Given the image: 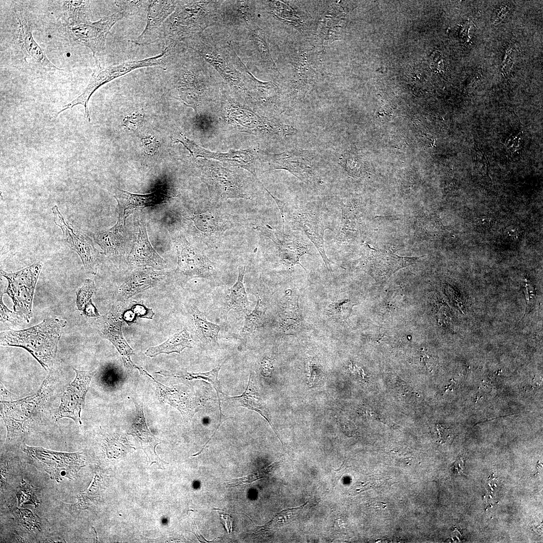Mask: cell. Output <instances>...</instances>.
Listing matches in <instances>:
<instances>
[{"instance_id": "cell-26", "label": "cell", "mask_w": 543, "mask_h": 543, "mask_svg": "<svg viewBox=\"0 0 543 543\" xmlns=\"http://www.w3.org/2000/svg\"><path fill=\"white\" fill-rule=\"evenodd\" d=\"M16 20L18 25V41L20 47L26 57L34 60L36 62L48 69L61 70L53 64L47 57L33 36V29L26 16L16 11Z\"/></svg>"}, {"instance_id": "cell-21", "label": "cell", "mask_w": 543, "mask_h": 543, "mask_svg": "<svg viewBox=\"0 0 543 543\" xmlns=\"http://www.w3.org/2000/svg\"><path fill=\"white\" fill-rule=\"evenodd\" d=\"M295 221L314 245L327 270L332 274L330 263L337 264L328 258L325 250L324 232L325 230L330 229V227L324 215L314 209H302L298 212L295 217Z\"/></svg>"}, {"instance_id": "cell-35", "label": "cell", "mask_w": 543, "mask_h": 543, "mask_svg": "<svg viewBox=\"0 0 543 543\" xmlns=\"http://www.w3.org/2000/svg\"><path fill=\"white\" fill-rule=\"evenodd\" d=\"M123 230L113 226L107 231H99L93 234L95 241L108 256L121 254L124 249Z\"/></svg>"}, {"instance_id": "cell-9", "label": "cell", "mask_w": 543, "mask_h": 543, "mask_svg": "<svg viewBox=\"0 0 543 543\" xmlns=\"http://www.w3.org/2000/svg\"><path fill=\"white\" fill-rule=\"evenodd\" d=\"M22 450L30 464L47 473L57 482L64 478L73 479L85 465L81 452L67 453L24 444Z\"/></svg>"}, {"instance_id": "cell-50", "label": "cell", "mask_w": 543, "mask_h": 543, "mask_svg": "<svg viewBox=\"0 0 543 543\" xmlns=\"http://www.w3.org/2000/svg\"><path fill=\"white\" fill-rule=\"evenodd\" d=\"M525 287L526 289L525 295L527 305L525 314H526L527 312H529L530 309L532 308L533 305V303L534 302L535 300L534 295L535 292L533 288V286H532L529 280L525 279Z\"/></svg>"}, {"instance_id": "cell-17", "label": "cell", "mask_w": 543, "mask_h": 543, "mask_svg": "<svg viewBox=\"0 0 543 543\" xmlns=\"http://www.w3.org/2000/svg\"><path fill=\"white\" fill-rule=\"evenodd\" d=\"M257 21L256 1H220L215 26L236 31L248 28Z\"/></svg>"}, {"instance_id": "cell-7", "label": "cell", "mask_w": 543, "mask_h": 543, "mask_svg": "<svg viewBox=\"0 0 543 543\" xmlns=\"http://www.w3.org/2000/svg\"><path fill=\"white\" fill-rule=\"evenodd\" d=\"M168 48L166 47L160 54L145 59L126 61L114 65H106L100 59H96L95 67L90 79L83 92L77 98L56 113L58 116L61 112L81 105L85 110V116L88 122L90 121L88 109V101L93 94L102 85L114 79L123 76L136 69L150 66H158L164 69L168 55Z\"/></svg>"}, {"instance_id": "cell-40", "label": "cell", "mask_w": 543, "mask_h": 543, "mask_svg": "<svg viewBox=\"0 0 543 543\" xmlns=\"http://www.w3.org/2000/svg\"><path fill=\"white\" fill-rule=\"evenodd\" d=\"M221 366H219L212 370L206 373H180L168 371H162L156 374L162 376L174 378H183L188 380L193 379H202L209 382L218 393H222L220 383L218 380V376Z\"/></svg>"}, {"instance_id": "cell-6", "label": "cell", "mask_w": 543, "mask_h": 543, "mask_svg": "<svg viewBox=\"0 0 543 543\" xmlns=\"http://www.w3.org/2000/svg\"><path fill=\"white\" fill-rule=\"evenodd\" d=\"M219 112L229 124L240 130L262 137L280 138L292 136L297 130L281 124L243 105L224 90L220 98Z\"/></svg>"}, {"instance_id": "cell-47", "label": "cell", "mask_w": 543, "mask_h": 543, "mask_svg": "<svg viewBox=\"0 0 543 543\" xmlns=\"http://www.w3.org/2000/svg\"><path fill=\"white\" fill-rule=\"evenodd\" d=\"M213 216L205 214L195 216L194 221L197 228L201 231L206 233L212 232L216 229L215 221Z\"/></svg>"}, {"instance_id": "cell-51", "label": "cell", "mask_w": 543, "mask_h": 543, "mask_svg": "<svg viewBox=\"0 0 543 543\" xmlns=\"http://www.w3.org/2000/svg\"><path fill=\"white\" fill-rule=\"evenodd\" d=\"M437 432V442L439 443H443L449 436L448 429L440 424L436 425Z\"/></svg>"}, {"instance_id": "cell-48", "label": "cell", "mask_w": 543, "mask_h": 543, "mask_svg": "<svg viewBox=\"0 0 543 543\" xmlns=\"http://www.w3.org/2000/svg\"><path fill=\"white\" fill-rule=\"evenodd\" d=\"M21 317L17 313L9 310L3 301V295L1 296V321L9 322L13 324H19L21 321Z\"/></svg>"}, {"instance_id": "cell-14", "label": "cell", "mask_w": 543, "mask_h": 543, "mask_svg": "<svg viewBox=\"0 0 543 543\" xmlns=\"http://www.w3.org/2000/svg\"><path fill=\"white\" fill-rule=\"evenodd\" d=\"M51 210L54 223L62 231L64 241L80 257L86 272L95 274L99 252L92 239L66 221L56 205L53 206Z\"/></svg>"}, {"instance_id": "cell-44", "label": "cell", "mask_w": 543, "mask_h": 543, "mask_svg": "<svg viewBox=\"0 0 543 543\" xmlns=\"http://www.w3.org/2000/svg\"><path fill=\"white\" fill-rule=\"evenodd\" d=\"M300 507L295 508H291L284 510L275 516L272 520L267 522L264 525L261 526H257L255 533H263L266 534L267 532H273L275 530H277L278 528L281 527L285 523H286L287 521H289L291 516L294 515V511L298 509Z\"/></svg>"}, {"instance_id": "cell-42", "label": "cell", "mask_w": 543, "mask_h": 543, "mask_svg": "<svg viewBox=\"0 0 543 543\" xmlns=\"http://www.w3.org/2000/svg\"><path fill=\"white\" fill-rule=\"evenodd\" d=\"M355 305L348 299L332 302L326 308V314L338 321L346 322Z\"/></svg>"}, {"instance_id": "cell-27", "label": "cell", "mask_w": 543, "mask_h": 543, "mask_svg": "<svg viewBox=\"0 0 543 543\" xmlns=\"http://www.w3.org/2000/svg\"><path fill=\"white\" fill-rule=\"evenodd\" d=\"M164 277L163 272L155 270L151 267L138 270L119 287L117 299L119 301H126L131 297L156 286Z\"/></svg>"}, {"instance_id": "cell-28", "label": "cell", "mask_w": 543, "mask_h": 543, "mask_svg": "<svg viewBox=\"0 0 543 543\" xmlns=\"http://www.w3.org/2000/svg\"><path fill=\"white\" fill-rule=\"evenodd\" d=\"M365 229L364 216L358 206L351 202H341V218L336 241L341 244L355 241Z\"/></svg>"}, {"instance_id": "cell-38", "label": "cell", "mask_w": 543, "mask_h": 543, "mask_svg": "<svg viewBox=\"0 0 543 543\" xmlns=\"http://www.w3.org/2000/svg\"><path fill=\"white\" fill-rule=\"evenodd\" d=\"M339 164L350 176L363 177L367 172V165L363 157L354 151H349L343 154Z\"/></svg>"}, {"instance_id": "cell-25", "label": "cell", "mask_w": 543, "mask_h": 543, "mask_svg": "<svg viewBox=\"0 0 543 543\" xmlns=\"http://www.w3.org/2000/svg\"><path fill=\"white\" fill-rule=\"evenodd\" d=\"M114 197L118 206V219L114 225L124 230L127 218L140 209L154 206L162 203L167 196L162 192L156 191L149 194H138L122 190H117Z\"/></svg>"}, {"instance_id": "cell-37", "label": "cell", "mask_w": 543, "mask_h": 543, "mask_svg": "<svg viewBox=\"0 0 543 543\" xmlns=\"http://www.w3.org/2000/svg\"><path fill=\"white\" fill-rule=\"evenodd\" d=\"M96 291L94 282L92 280L86 279L76 292L77 309L87 317L98 318L100 316L92 300V297Z\"/></svg>"}, {"instance_id": "cell-3", "label": "cell", "mask_w": 543, "mask_h": 543, "mask_svg": "<svg viewBox=\"0 0 543 543\" xmlns=\"http://www.w3.org/2000/svg\"><path fill=\"white\" fill-rule=\"evenodd\" d=\"M67 322L54 317L45 318L33 327L1 332V345L21 347L27 350L45 370L53 366L62 330Z\"/></svg>"}, {"instance_id": "cell-19", "label": "cell", "mask_w": 543, "mask_h": 543, "mask_svg": "<svg viewBox=\"0 0 543 543\" xmlns=\"http://www.w3.org/2000/svg\"><path fill=\"white\" fill-rule=\"evenodd\" d=\"M178 1H146L147 5L146 25L141 34L131 42L137 45L145 46L155 42L164 36L165 22L175 11Z\"/></svg>"}, {"instance_id": "cell-2", "label": "cell", "mask_w": 543, "mask_h": 543, "mask_svg": "<svg viewBox=\"0 0 543 543\" xmlns=\"http://www.w3.org/2000/svg\"><path fill=\"white\" fill-rule=\"evenodd\" d=\"M182 58L174 76L181 100L197 111L220 107L225 83L217 71L193 50Z\"/></svg>"}, {"instance_id": "cell-1", "label": "cell", "mask_w": 543, "mask_h": 543, "mask_svg": "<svg viewBox=\"0 0 543 543\" xmlns=\"http://www.w3.org/2000/svg\"><path fill=\"white\" fill-rule=\"evenodd\" d=\"M184 44L200 55L223 79L225 90L241 104L252 108L256 78L246 67L238 70L232 58L233 46L227 31L214 26Z\"/></svg>"}, {"instance_id": "cell-52", "label": "cell", "mask_w": 543, "mask_h": 543, "mask_svg": "<svg viewBox=\"0 0 543 543\" xmlns=\"http://www.w3.org/2000/svg\"><path fill=\"white\" fill-rule=\"evenodd\" d=\"M220 518H221L223 524H224L226 529L229 532L232 531V518L229 515L226 514H220Z\"/></svg>"}, {"instance_id": "cell-15", "label": "cell", "mask_w": 543, "mask_h": 543, "mask_svg": "<svg viewBox=\"0 0 543 543\" xmlns=\"http://www.w3.org/2000/svg\"><path fill=\"white\" fill-rule=\"evenodd\" d=\"M73 370L76 374L75 378L61 395L54 417L56 420L68 418L79 425L81 424V413L84 407L85 397L95 372Z\"/></svg>"}, {"instance_id": "cell-29", "label": "cell", "mask_w": 543, "mask_h": 543, "mask_svg": "<svg viewBox=\"0 0 543 543\" xmlns=\"http://www.w3.org/2000/svg\"><path fill=\"white\" fill-rule=\"evenodd\" d=\"M142 375L150 379L158 391L161 400L176 408L182 414L185 420L191 419L197 411V406L195 400L186 392L176 388H170L162 385L155 380L146 370Z\"/></svg>"}, {"instance_id": "cell-18", "label": "cell", "mask_w": 543, "mask_h": 543, "mask_svg": "<svg viewBox=\"0 0 543 543\" xmlns=\"http://www.w3.org/2000/svg\"><path fill=\"white\" fill-rule=\"evenodd\" d=\"M122 314L119 305L113 306L107 314L98 317L96 327L99 334L109 340L116 347L124 366L128 368L137 369L138 366L131 358L134 351L126 341L122 332Z\"/></svg>"}, {"instance_id": "cell-34", "label": "cell", "mask_w": 543, "mask_h": 543, "mask_svg": "<svg viewBox=\"0 0 543 543\" xmlns=\"http://www.w3.org/2000/svg\"><path fill=\"white\" fill-rule=\"evenodd\" d=\"M251 378L249 377L247 386L245 391L241 395L227 398L228 401L236 405L237 406H242L248 409L254 410L259 413L268 421L273 428L278 437L281 439L275 430L268 413V410L266 408L261 399L258 397L257 393L252 386Z\"/></svg>"}, {"instance_id": "cell-10", "label": "cell", "mask_w": 543, "mask_h": 543, "mask_svg": "<svg viewBox=\"0 0 543 543\" xmlns=\"http://www.w3.org/2000/svg\"><path fill=\"white\" fill-rule=\"evenodd\" d=\"M42 267V262L37 261L16 272L1 269V275L8 281L5 293L12 299L15 312L28 322L32 317L33 297Z\"/></svg>"}, {"instance_id": "cell-12", "label": "cell", "mask_w": 543, "mask_h": 543, "mask_svg": "<svg viewBox=\"0 0 543 543\" xmlns=\"http://www.w3.org/2000/svg\"><path fill=\"white\" fill-rule=\"evenodd\" d=\"M120 10L112 15L106 16L96 22L89 20L77 22L66 23V32L71 39L88 48L96 59L104 52L107 35L113 26L127 16Z\"/></svg>"}, {"instance_id": "cell-46", "label": "cell", "mask_w": 543, "mask_h": 543, "mask_svg": "<svg viewBox=\"0 0 543 543\" xmlns=\"http://www.w3.org/2000/svg\"><path fill=\"white\" fill-rule=\"evenodd\" d=\"M37 490L22 480V485L16 491L19 505L31 504L37 507L39 504V500L35 495Z\"/></svg>"}, {"instance_id": "cell-31", "label": "cell", "mask_w": 543, "mask_h": 543, "mask_svg": "<svg viewBox=\"0 0 543 543\" xmlns=\"http://www.w3.org/2000/svg\"><path fill=\"white\" fill-rule=\"evenodd\" d=\"M245 272V266H238V276L236 282L228 290L224 298V315H227L231 310L242 311L247 314V307L249 302L243 285Z\"/></svg>"}, {"instance_id": "cell-13", "label": "cell", "mask_w": 543, "mask_h": 543, "mask_svg": "<svg viewBox=\"0 0 543 543\" xmlns=\"http://www.w3.org/2000/svg\"><path fill=\"white\" fill-rule=\"evenodd\" d=\"M367 244L369 249L359 259L358 266L377 282L386 281L397 271L414 263L418 259L398 255L391 248L377 250Z\"/></svg>"}, {"instance_id": "cell-4", "label": "cell", "mask_w": 543, "mask_h": 543, "mask_svg": "<svg viewBox=\"0 0 543 543\" xmlns=\"http://www.w3.org/2000/svg\"><path fill=\"white\" fill-rule=\"evenodd\" d=\"M55 380L49 374L35 394L16 401H1V415L7 429V444L21 438L42 417L53 394Z\"/></svg>"}, {"instance_id": "cell-33", "label": "cell", "mask_w": 543, "mask_h": 543, "mask_svg": "<svg viewBox=\"0 0 543 543\" xmlns=\"http://www.w3.org/2000/svg\"><path fill=\"white\" fill-rule=\"evenodd\" d=\"M189 313L196 334L200 340L204 343H217L220 326L208 321L205 314L196 306H190Z\"/></svg>"}, {"instance_id": "cell-8", "label": "cell", "mask_w": 543, "mask_h": 543, "mask_svg": "<svg viewBox=\"0 0 543 543\" xmlns=\"http://www.w3.org/2000/svg\"><path fill=\"white\" fill-rule=\"evenodd\" d=\"M226 31L243 63L263 68L273 75L278 74L279 71L269 52L265 33L257 23L243 29Z\"/></svg>"}, {"instance_id": "cell-32", "label": "cell", "mask_w": 543, "mask_h": 543, "mask_svg": "<svg viewBox=\"0 0 543 543\" xmlns=\"http://www.w3.org/2000/svg\"><path fill=\"white\" fill-rule=\"evenodd\" d=\"M192 341L190 333L186 328H184L162 343L147 348L145 354L147 356L153 357L162 353H180L186 348L192 347Z\"/></svg>"}, {"instance_id": "cell-41", "label": "cell", "mask_w": 543, "mask_h": 543, "mask_svg": "<svg viewBox=\"0 0 543 543\" xmlns=\"http://www.w3.org/2000/svg\"><path fill=\"white\" fill-rule=\"evenodd\" d=\"M88 2L84 1H63V8L67 17L65 23L88 20L87 16Z\"/></svg>"}, {"instance_id": "cell-22", "label": "cell", "mask_w": 543, "mask_h": 543, "mask_svg": "<svg viewBox=\"0 0 543 543\" xmlns=\"http://www.w3.org/2000/svg\"><path fill=\"white\" fill-rule=\"evenodd\" d=\"M175 139L182 143L195 158L200 157L206 159H215L229 165L243 168L257 179L255 169V159L252 151L231 150L227 153L214 152L203 148L183 134H180L179 138Z\"/></svg>"}, {"instance_id": "cell-45", "label": "cell", "mask_w": 543, "mask_h": 543, "mask_svg": "<svg viewBox=\"0 0 543 543\" xmlns=\"http://www.w3.org/2000/svg\"><path fill=\"white\" fill-rule=\"evenodd\" d=\"M279 464V462H276L255 473L242 478L233 479L228 481L226 487L227 488L237 487L242 484L250 483L258 479L267 478L275 470Z\"/></svg>"}, {"instance_id": "cell-20", "label": "cell", "mask_w": 543, "mask_h": 543, "mask_svg": "<svg viewBox=\"0 0 543 543\" xmlns=\"http://www.w3.org/2000/svg\"><path fill=\"white\" fill-rule=\"evenodd\" d=\"M127 259L130 263L136 266L156 269H162L165 266L164 260L152 246L144 218L140 216L137 217L134 220L133 238Z\"/></svg>"}, {"instance_id": "cell-49", "label": "cell", "mask_w": 543, "mask_h": 543, "mask_svg": "<svg viewBox=\"0 0 543 543\" xmlns=\"http://www.w3.org/2000/svg\"><path fill=\"white\" fill-rule=\"evenodd\" d=\"M116 5L127 15L136 13L143 4V1H118Z\"/></svg>"}, {"instance_id": "cell-24", "label": "cell", "mask_w": 543, "mask_h": 543, "mask_svg": "<svg viewBox=\"0 0 543 543\" xmlns=\"http://www.w3.org/2000/svg\"><path fill=\"white\" fill-rule=\"evenodd\" d=\"M258 230L268 237L276 243L279 249V256L282 263L288 268L292 269L295 264H299L300 257L310 252L307 245L294 235H288L275 231L268 225L258 226Z\"/></svg>"}, {"instance_id": "cell-11", "label": "cell", "mask_w": 543, "mask_h": 543, "mask_svg": "<svg viewBox=\"0 0 543 543\" xmlns=\"http://www.w3.org/2000/svg\"><path fill=\"white\" fill-rule=\"evenodd\" d=\"M220 163L204 158L198 161L202 172V179L206 185L211 197L216 200L250 199L237 173Z\"/></svg>"}, {"instance_id": "cell-36", "label": "cell", "mask_w": 543, "mask_h": 543, "mask_svg": "<svg viewBox=\"0 0 543 543\" xmlns=\"http://www.w3.org/2000/svg\"><path fill=\"white\" fill-rule=\"evenodd\" d=\"M136 412L130 428L131 433L137 436L140 439L141 446L146 453H155V448L158 443L149 431L146 422L143 412L142 402L136 404Z\"/></svg>"}, {"instance_id": "cell-16", "label": "cell", "mask_w": 543, "mask_h": 543, "mask_svg": "<svg viewBox=\"0 0 543 543\" xmlns=\"http://www.w3.org/2000/svg\"><path fill=\"white\" fill-rule=\"evenodd\" d=\"M257 153L262 162L269 165V170H287L305 183L314 179L315 168L311 155L306 150L294 149L277 154L259 150Z\"/></svg>"}, {"instance_id": "cell-43", "label": "cell", "mask_w": 543, "mask_h": 543, "mask_svg": "<svg viewBox=\"0 0 543 543\" xmlns=\"http://www.w3.org/2000/svg\"><path fill=\"white\" fill-rule=\"evenodd\" d=\"M154 313L147 308L142 301L133 302L130 308L122 314V318L129 325L136 322V318L152 319Z\"/></svg>"}, {"instance_id": "cell-39", "label": "cell", "mask_w": 543, "mask_h": 543, "mask_svg": "<svg viewBox=\"0 0 543 543\" xmlns=\"http://www.w3.org/2000/svg\"><path fill=\"white\" fill-rule=\"evenodd\" d=\"M255 295L256 303L252 311L245 315L244 323L241 331V334L243 335L252 333L259 327L265 317L267 309L266 304L258 293L255 294Z\"/></svg>"}, {"instance_id": "cell-5", "label": "cell", "mask_w": 543, "mask_h": 543, "mask_svg": "<svg viewBox=\"0 0 543 543\" xmlns=\"http://www.w3.org/2000/svg\"><path fill=\"white\" fill-rule=\"evenodd\" d=\"M220 1H179L165 22L164 36L183 43L214 26Z\"/></svg>"}, {"instance_id": "cell-30", "label": "cell", "mask_w": 543, "mask_h": 543, "mask_svg": "<svg viewBox=\"0 0 543 543\" xmlns=\"http://www.w3.org/2000/svg\"><path fill=\"white\" fill-rule=\"evenodd\" d=\"M299 296H291L282 304L279 312L280 331L285 334H295L304 326V321L298 303Z\"/></svg>"}, {"instance_id": "cell-23", "label": "cell", "mask_w": 543, "mask_h": 543, "mask_svg": "<svg viewBox=\"0 0 543 543\" xmlns=\"http://www.w3.org/2000/svg\"><path fill=\"white\" fill-rule=\"evenodd\" d=\"M215 263L199 250L186 245L178 251L177 266L175 274L183 282L194 278L211 277Z\"/></svg>"}]
</instances>
